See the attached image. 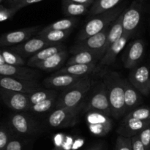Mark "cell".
Here are the masks:
<instances>
[{
    "label": "cell",
    "instance_id": "4",
    "mask_svg": "<svg viewBox=\"0 0 150 150\" xmlns=\"http://www.w3.org/2000/svg\"><path fill=\"white\" fill-rule=\"evenodd\" d=\"M85 104L83 101L81 104L74 108H56L48 117V125L54 128L73 127L77 123L79 114L84 108Z\"/></svg>",
    "mask_w": 150,
    "mask_h": 150
},
{
    "label": "cell",
    "instance_id": "22",
    "mask_svg": "<svg viewBox=\"0 0 150 150\" xmlns=\"http://www.w3.org/2000/svg\"><path fill=\"white\" fill-rule=\"evenodd\" d=\"M103 56L99 53L91 52L87 51H82L73 54L68 60L66 65L72 64H96L98 61H100Z\"/></svg>",
    "mask_w": 150,
    "mask_h": 150
},
{
    "label": "cell",
    "instance_id": "29",
    "mask_svg": "<svg viewBox=\"0 0 150 150\" xmlns=\"http://www.w3.org/2000/svg\"><path fill=\"white\" fill-rule=\"evenodd\" d=\"M78 18H63L61 20L57 21L51 23V24L48 25L47 26L41 29L40 32H45L51 30H59V31H65V30H73V27L77 24Z\"/></svg>",
    "mask_w": 150,
    "mask_h": 150
},
{
    "label": "cell",
    "instance_id": "45",
    "mask_svg": "<svg viewBox=\"0 0 150 150\" xmlns=\"http://www.w3.org/2000/svg\"><path fill=\"white\" fill-rule=\"evenodd\" d=\"M3 1H4V0H0V3H1V2H2Z\"/></svg>",
    "mask_w": 150,
    "mask_h": 150
},
{
    "label": "cell",
    "instance_id": "30",
    "mask_svg": "<svg viewBox=\"0 0 150 150\" xmlns=\"http://www.w3.org/2000/svg\"><path fill=\"white\" fill-rule=\"evenodd\" d=\"M28 96H29V103L31 105H32L45 100L51 97L57 96V92L54 89H40L28 94Z\"/></svg>",
    "mask_w": 150,
    "mask_h": 150
},
{
    "label": "cell",
    "instance_id": "9",
    "mask_svg": "<svg viewBox=\"0 0 150 150\" xmlns=\"http://www.w3.org/2000/svg\"><path fill=\"white\" fill-rule=\"evenodd\" d=\"M0 97L4 103L16 112L29 111L31 104L28 94L13 92L0 88Z\"/></svg>",
    "mask_w": 150,
    "mask_h": 150
},
{
    "label": "cell",
    "instance_id": "15",
    "mask_svg": "<svg viewBox=\"0 0 150 150\" xmlns=\"http://www.w3.org/2000/svg\"><path fill=\"white\" fill-rule=\"evenodd\" d=\"M52 45L53 44L35 36V38L25 41L24 42L10 47V50L20 55L23 58H26L32 57L43 48Z\"/></svg>",
    "mask_w": 150,
    "mask_h": 150
},
{
    "label": "cell",
    "instance_id": "31",
    "mask_svg": "<svg viewBox=\"0 0 150 150\" xmlns=\"http://www.w3.org/2000/svg\"><path fill=\"white\" fill-rule=\"evenodd\" d=\"M57 96L51 97L45 100L37 103L35 105H31L29 111L37 113V114H42L49 111L54 106H56L57 101Z\"/></svg>",
    "mask_w": 150,
    "mask_h": 150
},
{
    "label": "cell",
    "instance_id": "32",
    "mask_svg": "<svg viewBox=\"0 0 150 150\" xmlns=\"http://www.w3.org/2000/svg\"><path fill=\"white\" fill-rule=\"evenodd\" d=\"M1 54L3 56L6 64L13 66H23L25 61L23 57L10 50H3Z\"/></svg>",
    "mask_w": 150,
    "mask_h": 150
},
{
    "label": "cell",
    "instance_id": "35",
    "mask_svg": "<svg viewBox=\"0 0 150 150\" xmlns=\"http://www.w3.org/2000/svg\"><path fill=\"white\" fill-rule=\"evenodd\" d=\"M114 150H133L131 138L119 136L116 142Z\"/></svg>",
    "mask_w": 150,
    "mask_h": 150
},
{
    "label": "cell",
    "instance_id": "10",
    "mask_svg": "<svg viewBox=\"0 0 150 150\" xmlns=\"http://www.w3.org/2000/svg\"><path fill=\"white\" fill-rule=\"evenodd\" d=\"M0 88L25 94H30L42 89L36 80H21L4 76H0Z\"/></svg>",
    "mask_w": 150,
    "mask_h": 150
},
{
    "label": "cell",
    "instance_id": "25",
    "mask_svg": "<svg viewBox=\"0 0 150 150\" xmlns=\"http://www.w3.org/2000/svg\"><path fill=\"white\" fill-rule=\"evenodd\" d=\"M123 13L110 26L108 36H107L106 43H105V48H104V54H105V51L108 49V47L112 45L113 43H114L116 41L118 40L124 34V29H123L122 26Z\"/></svg>",
    "mask_w": 150,
    "mask_h": 150
},
{
    "label": "cell",
    "instance_id": "44",
    "mask_svg": "<svg viewBox=\"0 0 150 150\" xmlns=\"http://www.w3.org/2000/svg\"><path fill=\"white\" fill-rule=\"evenodd\" d=\"M2 64H5V62L3 58L2 54H1V51H0V65H2Z\"/></svg>",
    "mask_w": 150,
    "mask_h": 150
},
{
    "label": "cell",
    "instance_id": "26",
    "mask_svg": "<svg viewBox=\"0 0 150 150\" xmlns=\"http://www.w3.org/2000/svg\"><path fill=\"white\" fill-rule=\"evenodd\" d=\"M71 32L72 30H51L45 32H39L36 35V37L54 45V44L61 43V42L64 40L71 34Z\"/></svg>",
    "mask_w": 150,
    "mask_h": 150
},
{
    "label": "cell",
    "instance_id": "24",
    "mask_svg": "<svg viewBox=\"0 0 150 150\" xmlns=\"http://www.w3.org/2000/svg\"><path fill=\"white\" fill-rule=\"evenodd\" d=\"M64 50H66L65 46L62 43L54 44V45H50V46L46 47V48L40 51L39 52L35 54L32 57H29L27 62V64L30 66L32 64H35V63L44 61L46 59L49 58V57H52L54 54H57L59 52H61V51H64Z\"/></svg>",
    "mask_w": 150,
    "mask_h": 150
},
{
    "label": "cell",
    "instance_id": "39",
    "mask_svg": "<svg viewBox=\"0 0 150 150\" xmlns=\"http://www.w3.org/2000/svg\"><path fill=\"white\" fill-rule=\"evenodd\" d=\"M43 1V0H25V1H22V2L20 3V4H17V5L15 6L14 7H13V8L11 9L13 10V12H14L15 13H16L19 10L26 7V6L31 5V4H35V3L40 2V1Z\"/></svg>",
    "mask_w": 150,
    "mask_h": 150
},
{
    "label": "cell",
    "instance_id": "21",
    "mask_svg": "<svg viewBox=\"0 0 150 150\" xmlns=\"http://www.w3.org/2000/svg\"><path fill=\"white\" fill-rule=\"evenodd\" d=\"M124 91L126 113L130 112L138 107L142 103V98L140 92L127 79H124Z\"/></svg>",
    "mask_w": 150,
    "mask_h": 150
},
{
    "label": "cell",
    "instance_id": "27",
    "mask_svg": "<svg viewBox=\"0 0 150 150\" xmlns=\"http://www.w3.org/2000/svg\"><path fill=\"white\" fill-rule=\"evenodd\" d=\"M87 6L73 2L70 0H62V10L69 18H76L84 15L88 12Z\"/></svg>",
    "mask_w": 150,
    "mask_h": 150
},
{
    "label": "cell",
    "instance_id": "16",
    "mask_svg": "<svg viewBox=\"0 0 150 150\" xmlns=\"http://www.w3.org/2000/svg\"><path fill=\"white\" fill-rule=\"evenodd\" d=\"M40 73L38 70L23 66H13L9 64L0 65V76L11 77L21 80H36Z\"/></svg>",
    "mask_w": 150,
    "mask_h": 150
},
{
    "label": "cell",
    "instance_id": "40",
    "mask_svg": "<svg viewBox=\"0 0 150 150\" xmlns=\"http://www.w3.org/2000/svg\"><path fill=\"white\" fill-rule=\"evenodd\" d=\"M131 141H132V147H133V150H146L143 144H142V142H141L139 136H136L132 137Z\"/></svg>",
    "mask_w": 150,
    "mask_h": 150
},
{
    "label": "cell",
    "instance_id": "41",
    "mask_svg": "<svg viewBox=\"0 0 150 150\" xmlns=\"http://www.w3.org/2000/svg\"><path fill=\"white\" fill-rule=\"evenodd\" d=\"M70 1H73V2L78 3V4H83V5L89 7L90 5L93 4V3L95 2V0H70Z\"/></svg>",
    "mask_w": 150,
    "mask_h": 150
},
{
    "label": "cell",
    "instance_id": "8",
    "mask_svg": "<svg viewBox=\"0 0 150 150\" xmlns=\"http://www.w3.org/2000/svg\"><path fill=\"white\" fill-rule=\"evenodd\" d=\"M110 27V26H109ZM109 27L103 32L96 34L92 37L79 41L70 50L72 54H76L82 51H91V52L99 53L101 55L104 54V48L106 43Z\"/></svg>",
    "mask_w": 150,
    "mask_h": 150
},
{
    "label": "cell",
    "instance_id": "5",
    "mask_svg": "<svg viewBox=\"0 0 150 150\" xmlns=\"http://www.w3.org/2000/svg\"><path fill=\"white\" fill-rule=\"evenodd\" d=\"M9 126L13 133L23 136H34L40 131L38 122L24 112H16L10 117Z\"/></svg>",
    "mask_w": 150,
    "mask_h": 150
},
{
    "label": "cell",
    "instance_id": "11",
    "mask_svg": "<svg viewBox=\"0 0 150 150\" xmlns=\"http://www.w3.org/2000/svg\"><path fill=\"white\" fill-rule=\"evenodd\" d=\"M150 70L146 65L136 67L130 70L128 76L130 83L139 91L141 95L148 96L149 91Z\"/></svg>",
    "mask_w": 150,
    "mask_h": 150
},
{
    "label": "cell",
    "instance_id": "13",
    "mask_svg": "<svg viewBox=\"0 0 150 150\" xmlns=\"http://www.w3.org/2000/svg\"><path fill=\"white\" fill-rule=\"evenodd\" d=\"M40 26H30L4 34L0 37V46H14L31 39L33 35L38 33Z\"/></svg>",
    "mask_w": 150,
    "mask_h": 150
},
{
    "label": "cell",
    "instance_id": "36",
    "mask_svg": "<svg viewBox=\"0 0 150 150\" xmlns=\"http://www.w3.org/2000/svg\"><path fill=\"white\" fill-rule=\"evenodd\" d=\"M138 136L146 150H150V125L144 129Z\"/></svg>",
    "mask_w": 150,
    "mask_h": 150
},
{
    "label": "cell",
    "instance_id": "18",
    "mask_svg": "<svg viewBox=\"0 0 150 150\" xmlns=\"http://www.w3.org/2000/svg\"><path fill=\"white\" fill-rule=\"evenodd\" d=\"M86 76H76L69 74H53L44 79V86L48 89H66L81 81Z\"/></svg>",
    "mask_w": 150,
    "mask_h": 150
},
{
    "label": "cell",
    "instance_id": "7",
    "mask_svg": "<svg viewBox=\"0 0 150 150\" xmlns=\"http://www.w3.org/2000/svg\"><path fill=\"white\" fill-rule=\"evenodd\" d=\"M145 0H133L123 13L122 26L124 33L133 35L142 20Z\"/></svg>",
    "mask_w": 150,
    "mask_h": 150
},
{
    "label": "cell",
    "instance_id": "17",
    "mask_svg": "<svg viewBox=\"0 0 150 150\" xmlns=\"http://www.w3.org/2000/svg\"><path fill=\"white\" fill-rule=\"evenodd\" d=\"M150 125V120L143 121L125 117L121 122L117 132L119 136L132 138L138 136L142 130Z\"/></svg>",
    "mask_w": 150,
    "mask_h": 150
},
{
    "label": "cell",
    "instance_id": "42",
    "mask_svg": "<svg viewBox=\"0 0 150 150\" xmlns=\"http://www.w3.org/2000/svg\"><path fill=\"white\" fill-rule=\"evenodd\" d=\"M23 1H25V0H7V4H8L10 8H13L15 6L20 4L21 2Z\"/></svg>",
    "mask_w": 150,
    "mask_h": 150
},
{
    "label": "cell",
    "instance_id": "1",
    "mask_svg": "<svg viewBox=\"0 0 150 150\" xmlns=\"http://www.w3.org/2000/svg\"><path fill=\"white\" fill-rule=\"evenodd\" d=\"M103 83L106 87L111 117L114 119H120L126 113L124 79L118 73H111L105 76Z\"/></svg>",
    "mask_w": 150,
    "mask_h": 150
},
{
    "label": "cell",
    "instance_id": "2",
    "mask_svg": "<svg viewBox=\"0 0 150 150\" xmlns=\"http://www.w3.org/2000/svg\"><path fill=\"white\" fill-rule=\"evenodd\" d=\"M125 6V3H123L111 10L93 16L79 33V41L93 36L109 27L111 23L117 20L119 16L126 10Z\"/></svg>",
    "mask_w": 150,
    "mask_h": 150
},
{
    "label": "cell",
    "instance_id": "20",
    "mask_svg": "<svg viewBox=\"0 0 150 150\" xmlns=\"http://www.w3.org/2000/svg\"><path fill=\"white\" fill-rule=\"evenodd\" d=\"M67 57H68V52L66 50H64V51L57 53V54L53 55L52 57L46 59L44 61L35 63L29 67L51 72L53 70H58L64 64Z\"/></svg>",
    "mask_w": 150,
    "mask_h": 150
},
{
    "label": "cell",
    "instance_id": "12",
    "mask_svg": "<svg viewBox=\"0 0 150 150\" xmlns=\"http://www.w3.org/2000/svg\"><path fill=\"white\" fill-rule=\"evenodd\" d=\"M145 53V43L142 40L132 41L125 51L122 60L125 67L129 70L137 67L138 64L143 59Z\"/></svg>",
    "mask_w": 150,
    "mask_h": 150
},
{
    "label": "cell",
    "instance_id": "46",
    "mask_svg": "<svg viewBox=\"0 0 150 150\" xmlns=\"http://www.w3.org/2000/svg\"><path fill=\"white\" fill-rule=\"evenodd\" d=\"M149 91H150V79H149Z\"/></svg>",
    "mask_w": 150,
    "mask_h": 150
},
{
    "label": "cell",
    "instance_id": "33",
    "mask_svg": "<svg viewBox=\"0 0 150 150\" xmlns=\"http://www.w3.org/2000/svg\"><path fill=\"white\" fill-rule=\"evenodd\" d=\"M125 117L136 120L147 121L150 120V107H140L127 113Z\"/></svg>",
    "mask_w": 150,
    "mask_h": 150
},
{
    "label": "cell",
    "instance_id": "38",
    "mask_svg": "<svg viewBox=\"0 0 150 150\" xmlns=\"http://www.w3.org/2000/svg\"><path fill=\"white\" fill-rule=\"evenodd\" d=\"M16 13L10 7H5L0 5V22L11 18Z\"/></svg>",
    "mask_w": 150,
    "mask_h": 150
},
{
    "label": "cell",
    "instance_id": "6",
    "mask_svg": "<svg viewBox=\"0 0 150 150\" xmlns=\"http://www.w3.org/2000/svg\"><path fill=\"white\" fill-rule=\"evenodd\" d=\"M83 109L87 112H97L111 117V107L108 100L106 87L103 81L96 86L93 94L87 103L85 104Z\"/></svg>",
    "mask_w": 150,
    "mask_h": 150
},
{
    "label": "cell",
    "instance_id": "19",
    "mask_svg": "<svg viewBox=\"0 0 150 150\" xmlns=\"http://www.w3.org/2000/svg\"><path fill=\"white\" fill-rule=\"evenodd\" d=\"M131 36L132 35L124 33L118 40L116 41L111 45H110L108 49L105 51V54L103 56L100 61L99 62L100 67L112 65L115 62L117 56L126 47L127 43L128 42V40L131 38Z\"/></svg>",
    "mask_w": 150,
    "mask_h": 150
},
{
    "label": "cell",
    "instance_id": "23",
    "mask_svg": "<svg viewBox=\"0 0 150 150\" xmlns=\"http://www.w3.org/2000/svg\"><path fill=\"white\" fill-rule=\"evenodd\" d=\"M96 64H72L66 66L57 70L54 74H69L76 76H87V75L97 69Z\"/></svg>",
    "mask_w": 150,
    "mask_h": 150
},
{
    "label": "cell",
    "instance_id": "28",
    "mask_svg": "<svg viewBox=\"0 0 150 150\" xmlns=\"http://www.w3.org/2000/svg\"><path fill=\"white\" fill-rule=\"evenodd\" d=\"M123 0H95L89 11V16H95L98 14L111 10L117 7Z\"/></svg>",
    "mask_w": 150,
    "mask_h": 150
},
{
    "label": "cell",
    "instance_id": "34",
    "mask_svg": "<svg viewBox=\"0 0 150 150\" xmlns=\"http://www.w3.org/2000/svg\"><path fill=\"white\" fill-rule=\"evenodd\" d=\"M10 129L4 126H0V150H6L8 142L11 138Z\"/></svg>",
    "mask_w": 150,
    "mask_h": 150
},
{
    "label": "cell",
    "instance_id": "37",
    "mask_svg": "<svg viewBox=\"0 0 150 150\" xmlns=\"http://www.w3.org/2000/svg\"><path fill=\"white\" fill-rule=\"evenodd\" d=\"M6 150H23V142L20 139L12 136L6 147Z\"/></svg>",
    "mask_w": 150,
    "mask_h": 150
},
{
    "label": "cell",
    "instance_id": "14",
    "mask_svg": "<svg viewBox=\"0 0 150 150\" xmlns=\"http://www.w3.org/2000/svg\"><path fill=\"white\" fill-rule=\"evenodd\" d=\"M87 124L91 132L95 136H104L112 127L110 117L97 112H88Z\"/></svg>",
    "mask_w": 150,
    "mask_h": 150
},
{
    "label": "cell",
    "instance_id": "43",
    "mask_svg": "<svg viewBox=\"0 0 150 150\" xmlns=\"http://www.w3.org/2000/svg\"><path fill=\"white\" fill-rule=\"evenodd\" d=\"M87 150H104V145L103 144H97Z\"/></svg>",
    "mask_w": 150,
    "mask_h": 150
},
{
    "label": "cell",
    "instance_id": "3",
    "mask_svg": "<svg viewBox=\"0 0 150 150\" xmlns=\"http://www.w3.org/2000/svg\"><path fill=\"white\" fill-rule=\"evenodd\" d=\"M92 79L86 76L76 84L64 89L57 98L56 108H74L81 104L92 88Z\"/></svg>",
    "mask_w": 150,
    "mask_h": 150
}]
</instances>
